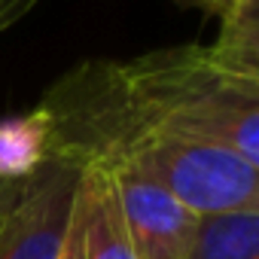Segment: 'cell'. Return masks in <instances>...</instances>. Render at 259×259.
Instances as JSON below:
<instances>
[{
    "instance_id": "obj_1",
    "label": "cell",
    "mask_w": 259,
    "mask_h": 259,
    "mask_svg": "<svg viewBox=\"0 0 259 259\" xmlns=\"http://www.w3.org/2000/svg\"><path fill=\"white\" fill-rule=\"evenodd\" d=\"M46 156L76 168L135 171L192 213L259 207V165L235 150L156 128L132 98L119 61H82L31 110Z\"/></svg>"
},
{
    "instance_id": "obj_2",
    "label": "cell",
    "mask_w": 259,
    "mask_h": 259,
    "mask_svg": "<svg viewBox=\"0 0 259 259\" xmlns=\"http://www.w3.org/2000/svg\"><path fill=\"white\" fill-rule=\"evenodd\" d=\"M144 116L168 135L235 150L259 165V82L213 61L207 46L156 49L119 61Z\"/></svg>"
},
{
    "instance_id": "obj_3",
    "label": "cell",
    "mask_w": 259,
    "mask_h": 259,
    "mask_svg": "<svg viewBox=\"0 0 259 259\" xmlns=\"http://www.w3.org/2000/svg\"><path fill=\"white\" fill-rule=\"evenodd\" d=\"M79 168L46 156L0 210V259H64Z\"/></svg>"
},
{
    "instance_id": "obj_4",
    "label": "cell",
    "mask_w": 259,
    "mask_h": 259,
    "mask_svg": "<svg viewBox=\"0 0 259 259\" xmlns=\"http://www.w3.org/2000/svg\"><path fill=\"white\" fill-rule=\"evenodd\" d=\"M110 174V171H107ZM138 259H186L198 213L135 171L110 174Z\"/></svg>"
},
{
    "instance_id": "obj_5",
    "label": "cell",
    "mask_w": 259,
    "mask_h": 259,
    "mask_svg": "<svg viewBox=\"0 0 259 259\" xmlns=\"http://www.w3.org/2000/svg\"><path fill=\"white\" fill-rule=\"evenodd\" d=\"M64 259H138L122 220L116 186L101 168H79Z\"/></svg>"
},
{
    "instance_id": "obj_6",
    "label": "cell",
    "mask_w": 259,
    "mask_h": 259,
    "mask_svg": "<svg viewBox=\"0 0 259 259\" xmlns=\"http://www.w3.org/2000/svg\"><path fill=\"white\" fill-rule=\"evenodd\" d=\"M186 259H259V207L198 217Z\"/></svg>"
},
{
    "instance_id": "obj_7",
    "label": "cell",
    "mask_w": 259,
    "mask_h": 259,
    "mask_svg": "<svg viewBox=\"0 0 259 259\" xmlns=\"http://www.w3.org/2000/svg\"><path fill=\"white\" fill-rule=\"evenodd\" d=\"M220 28V40L207 46L213 61L244 79L259 82V10L256 0H238L232 10H226Z\"/></svg>"
},
{
    "instance_id": "obj_8",
    "label": "cell",
    "mask_w": 259,
    "mask_h": 259,
    "mask_svg": "<svg viewBox=\"0 0 259 259\" xmlns=\"http://www.w3.org/2000/svg\"><path fill=\"white\" fill-rule=\"evenodd\" d=\"M46 159L43 128L34 113L0 122V177L22 180Z\"/></svg>"
},
{
    "instance_id": "obj_9",
    "label": "cell",
    "mask_w": 259,
    "mask_h": 259,
    "mask_svg": "<svg viewBox=\"0 0 259 259\" xmlns=\"http://www.w3.org/2000/svg\"><path fill=\"white\" fill-rule=\"evenodd\" d=\"M37 0H0V31H7L13 22H19Z\"/></svg>"
},
{
    "instance_id": "obj_10",
    "label": "cell",
    "mask_w": 259,
    "mask_h": 259,
    "mask_svg": "<svg viewBox=\"0 0 259 259\" xmlns=\"http://www.w3.org/2000/svg\"><path fill=\"white\" fill-rule=\"evenodd\" d=\"M22 180H25V177H22ZM22 180H7V177H0V210H4V207L13 201V195L19 192Z\"/></svg>"
},
{
    "instance_id": "obj_11",
    "label": "cell",
    "mask_w": 259,
    "mask_h": 259,
    "mask_svg": "<svg viewBox=\"0 0 259 259\" xmlns=\"http://www.w3.org/2000/svg\"><path fill=\"white\" fill-rule=\"evenodd\" d=\"M198 4H204L207 10H213L217 16H223L226 10H232V7L238 4V0H198Z\"/></svg>"
}]
</instances>
